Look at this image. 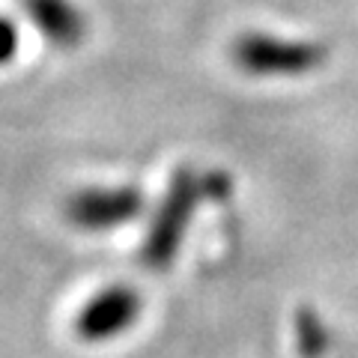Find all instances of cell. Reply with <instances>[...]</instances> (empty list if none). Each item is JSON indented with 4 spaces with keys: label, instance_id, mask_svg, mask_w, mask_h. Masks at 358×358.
I'll return each mask as SVG.
<instances>
[{
    "label": "cell",
    "instance_id": "obj_1",
    "mask_svg": "<svg viewBox=\"0 0 358 358\" xmlns=\"http://www.w3.org/2000/svg\"><path fill=\"white\" fill-rule=\"evenodd\" d=\"M230 176L227 173H194L192 167H182L176 171L171 185L162 197L159 209L152 215V224L147 230V239H143V248L141 257L143 263L155 272L162 268H171L173 257L179 251V245L185 239V230L192 224V215L200 200H224L230 194Z\"/></svg>",
    "mask_w": 358,
    "mask_h": 358
},
{
    "label": "cell",
    "instance_id": "obj_2",
    "mask_svg": "<svg viewBox=\"0 0 358 358\" xmlns=\"http://www.w3.org/2000/svg\"><path fill=\"white\" fill-rule=\"evenodd\" d=\"M233 60L242 72L263 78H296L326 60V48L320 42L281 39L268 33H245L233 42Z\"/></svg>",
    "mask_w": 358,
    "mask_h": 358
},
{
    "label": "cell",
    "instance_id": "obj_3",
    "mask_svg": "<svg viewBox=\"0 0 358 358\" xmlns=\"http://www.w3.org/2000/svg\"><path fill=\"white\" fill-rule=\"evenodd\" d=\"M143 212V192L138 185L81 188L66 203V218L81 230H110L131 224Z\"/></svg>",
    "mask_w": 358,
    "mask_h": 358
},
{
    "label": "cell",
    "instance_id": "obj_4",
    "mask_svg": "<svg viewBox=\"0 0 358 358\" xmlns=\"http://www.w3.org/2000/svg\"><path fill=\"white\" fill-rule=\"evenodd\" d=\"M141 317V296L129 287H108L81 308L75 320L78 334L87 343L114 341Z\"/></svg>",
    "mask_w": 358,
    "mask_h": 358
},
{
    "label": "cell",
    "instance_id": "obj_5",
    "mask_svg": "<svg viewBox=\"0 0 358 358\" xmlns=\"http://www.w3.org/2000/svg\"><path fill=\"white\" fill-rule=\"evenodd\" d=\"M30 21L48 42L72 48L84 36V15L72 0H24Z\"/></svg>",
    "mask_w": 358,
    "mask_h": 358
},
{
    "label": "cell",
    "instance_id": "obj_6",
    "mask_svg": "<svg viewBox=\"0 0 358 358\" xmlns=\"http://www.w3.org/2000/svg\"><path fill=\"white\" fill-rule=\"evenodd\" d=\"M326 331H322L317 313L310 308H301L299 313V350H301V358H320L322 350H326Z\"/></svg>",
    "mask_w": 358,
    "mask_h": 358
},
{
    "label": "cell",
    "instance_id": "obj_7",
    "mask_svg": "<svg viewBox=\"0 0 358 358\" xmlns=\"http://www.w3.org/2000/svg\"><path fill=\"white\" fill-rule=\"evenodd\" d=\"M18 51V30L9 18H0V63H9Z\"/></svg>",
    "mask_w": 358,
    "mask_h": 358
}]
</instances>
